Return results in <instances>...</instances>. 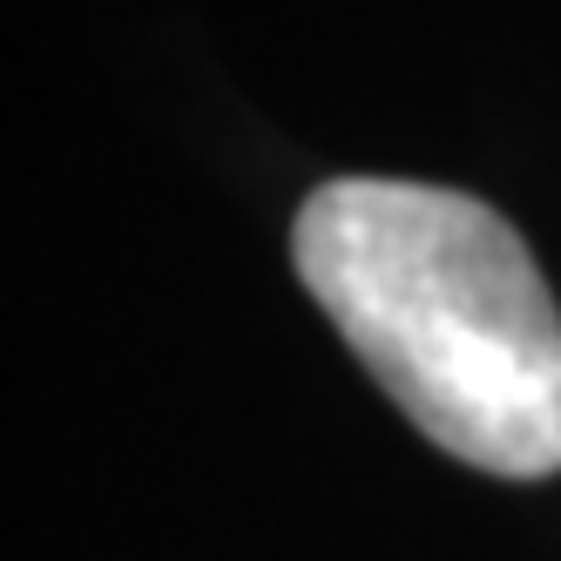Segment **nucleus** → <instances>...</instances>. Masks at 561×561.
<instances>
[{
  "instance_id": "nucleus-1",
  "label": "nucleus",
  "mask_w": 561,
  "mask_h": 561,
  "mask_svg": "<svg viewBox=\"0 0 561 561\" xmlns=\"http://www.w3.org/2000/svg\"><path fill=\"white\" fill-rule=\"evenodd\" d=\"M291 264L439 454L501 480L561 473V311L501 210L439 183L339 176L298 210Z\"/></svg>"
}]
</instances>
